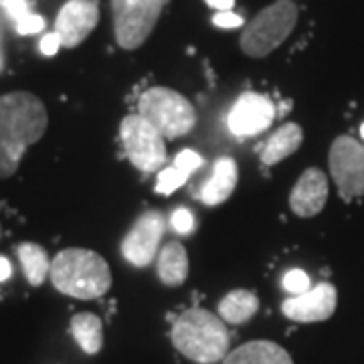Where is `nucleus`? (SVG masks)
Returning <instances> with one entry per match:
<instances>
[{"mask_svg":"<svg viewBox=\"0 0 364 364\" xmlns=\"http://www.w3.org/2000/svg\"><path fill=\"white\" fill-rule=\"evenodd\" d=\"M172 344L188 360L198 364L223 363L229 354L231 336L217 314L191 308L182 312L172 326Z\"/></svg>","mask_w":364,"mask_h":364,"instance_id":"nucleus-3","label":"nucleus"},{"mask_svg":"<svg viewBox=\"0 0 364 364\" xmlns=\"http://www.w3.org/2000/svg\"><path fill=\"white\" fill-rule=\"evenodd\" d=\"M301 142H304V132H301L298 124H294V122L284 124L282 128L273 132V136L265 144V148L261 152V162L267 164V166L279 164L284 158L298 152Z\"/></svg>","mask_w":364,"mask_h":364,"instance_id":"nucleus-17","label":"nucleus"},{"mask_svg":"<svg viewBox=\"0 0 364 364\" xmlns=\"http://www.w3.org/2000/svg\"><path fill=\"white\" fill-rule=\"evenodd\" d=\"M223 364H294L291 354L272 340H253L229 352Z\"/></svg>","mask_w":364,"mask_h":364,"instance_id":"nucleus-14","label":"nucleus"},{"mask_svg":"<svg viewBox=\"0 0 364 364\" xmlns=\"http://www.w3.org/2000/svg\"><path fill=\"white\" fill-rule=\"evenodd\" d=\"M328 200V176L320 168H308L289 195V208L301 219L320 215Z\"/></svg>","mask_w":364,"mask_h":364,"instance_id":"nucleus-13","label":"nucleus"},{"mask_svg":"<svg viewBox=\"0 0 364 364\" xmlns=\"http://www.w3.org/2000/svg\"><path fill=\"white\" fill-rule=\"evenodd\" d=\"M138 114L168 140H176L188 134L196 124L193 104L182 93L170 87H152L144 91L138 102Z\"/></svg>","mask_w":364,"mask_h":364,"instance_id":"nucleus-5","label":"nucleus"},{"mask_svg":"<svg viewBox=\"0 0 364 364\" xmlns=\"http://www.w3.org/2000/svg\"><path fill=\"white\" fill-rule=\"evenodd\" d=\"M0 237H2V227H0Z\"/></svg>","mask_w":364,"mask_h":364,"instance_id":"nucleus-32","label":"nucleus"},{"mask_svg":"<svg viewBox=\"0 0 364 364\" xmlns=\"http://www.w3.org/2000/svg\"><path fill=\"white\" fill-rule=\"evenodd\" d=\"M164 237V217L160 210H146L132 225L130 233L122 241V253L136 267H146L158 257Z\"/></svg>","mask_w":364,"mask_h":364,"instance_id":"nucleus-9","label":"nucleus"},{"mask_svg":"<svg viewBox=\"0 0 364 364\" xmlns=\"http://www.w3.org/2000/svg\"><path fill=\"white\" fill-rule=\"evenodd\" d=\"M59 49H61V39H59V35H57L55 31L49 33V35H45V37L41 39V53H43V55L53 57Z\"/></svg>","mask_w":364,"mask_h":364,"instance_id":"nucleus-27","label":"nucleus"},{"mask_svg":"<svg viewBox=\"0 0 364 364\" xmlns=\"http://www.w3.org/2000/svg\"><path fill=\"white\" fill-rule=\"evenodd\" d=\"M0 71H2V51H0Z\"/></svg>","mask_w":364,"mask_h":364,"instance_id":"nucleus-30","label":"nucleus"},{"mask_svg":"<svg viewBox=\"0 0 364 364\" xmlns=\"http://www.w3.org/2000/svg\"><path fill=\"white\" fill-rule=\"evenodd\" d=\"M158 277L164 286L178 287L188 277V255L178 241H170L158 255Z\"/></svg>","mask_w":364,"mask_h":364,"instance_id":"nucleus-16","label":"nucleus"},{"mask_svg":"<svg viewBox=\"0 0 364 364\" xmlns=\"http://www.w3.org/2000/svg\"><path fill=\"white\" fill-rule=\"evenodd\" d=\"M208 6H213V9H217L219 13H227V11H231L235 6V0H205Z\"/></svg>","mask_w":364,"mask_h":364,"instance_id":"nucleus-28","label":"nucleus"},{"mask_svg":"<svg viewBox=\"0 0 364 364\" xmlns=\"http://www.w3.org/2000/svg\"><path fill=\"white\" fill-rule=\"evenodd\" d=\"M47 107L31 91L0 95V181L14 176L25 152L45 136Z\"/></svg>","mask_w":364,"mask_h":364,"instance_id":"nucleus-1","label":"nucleus"},{"mask_svg":"<svg viewBox=\"0 0 364 364\" xmlns=\"http://www.w3.org/2000/svg\"><path fill=\"white\" fill-rule=\"evenodd\" d=\"M275 105L261 93H245L229 112V130L237 136H255L265 132L275 119Z\"/></svg>","mask_w":364,"mask_h":364,"instance_id":"nucleus-12","label":"nucleus"},{"mask_svg":"<svg viewBox=\"0 0 364 364\" xmlns=\"http://www.w3.org/2000/svg\"><path fill=\"white\" fill-rule=\"evenodd\" d=\"M119 136L126 156L140 172H156L166 160L164 136L140 114H130L122 119Z\"/></svg>","mask_w":364,"mask_h":364,"instance_id":"nucleus-7","label":"nucleus"},{"mask_svg":"<svg viewBox=\"0 0 364 364\" xmlns=\"http://www.w3.org/2000/svg\"><path fill=\"white\" fill-rule=\"evenodd\" d=\"M328 162L340 196L346 203L364 196V144L352 136H338L330 146Z\"/></svg>","mask_w":364,"mask_h":364,"instance_id":"nucleus-8","label":"nucleus"},{"mask_svg":"<svg viewBox=\"0 0 364 364\" xmlns=\"http://www.w3.org/2000/svg\"><path fill=\"white\" fill-rule=\"evenodd\" d=\"M259 310V298L249 289H233L219 301V318L227 324H245Z\"/></svg>","mask_w":364,"mask_h":364,"instance_id":"nucleus-18","label":"nucleus"},{"mask_svg":"<svg viewBox=\"0 0 364 364\" xmlns=\"http://www.w3.org/2000/svg\"><path fill=\"white\" fill-rule=\"evenodd\" d=\"M71 334L85 354H97L104 346V324L95 314H75L71 318Z\"/></svg>","mask_w":364,"mask_h":364,"instance_id":"nucleus-19","label":"nucleus"},{"mask_svg":"<svg viewBox=\"0 0 364 364\" xmlns=\"http://www.w3.org/2000/svg\"><path fill=\"white\" fill-rule=\"evenodd\" d=\"M237 181H239L237 162L231 156H221L215 162L210 181L205 182V186L200 191L203 203L208 207H217L225 200H229L233 195L235 186H237Z\"/></svg>","mask_w":364,"mask_h":364,"instance_id":"nucleus-15","label":"nucleus"},{"mask_svg":"<svg viewBox=\"0 0 364 364\" xmlns=\"http://www.w3.org/2000/svg\"><path fill=\"white\" fill-rule=\"evenodd\" d=\"M338 306V291L336 287L328 282L318 284L306 294L291 296L282 304V312L291 322L299 324H314V322H324L332 318Z\"/></svg>","mask_w":364,"mask_h":364,"instance_id":"nucleus-10","label":"nucleus"},{"mask_svg":"<svg viewBox=\"0 0 364 364\" xmlns=\"http://www.w3.org/2000/svg\"><path fill=\"white\" fill-rule=\"evenodd\" d=\"M213 23L219 26V28H237V26H243V18L239 14H235L233 11H227V13H217L213 16Z\"/></svg>","mask_w":364,"mask_h":364,"instance_id":"nucleus-26","label":"nucleus"},{"mask_svg":"<svg viewBox=\"0 0 364 364\" xmlns=\"http://www.w3.org/2000/svg\"><path fill=\"white\" fill-rule=\"evenodd\" d=\"M360 134H363V138H364V124H363V128H360Z\"/></svg>","mask_w":364,"mask_h":364,"instance_id":"nucleus-31","label":"nucleus"},{"mask_svg":"<svg viewBox=\"0 0 364 364\" xmlns=\"http://www.w3.org/2000/svg\"><path fill=\"white\" fill-rule=\"evenodd\" d=\"M0 9L13 18L18 35H37L45 28V18L31 11L28 0H0Z\"/></svg>","mask_w":364,"mask_h":364,"instance_id":"nucleus-21","label":"nucleus"},{"mask_svg":"<svg viewBox=\"0 0 364 364\" xmlns=\"http://www.w3.org/2000/svg\"><path fill=\"white\" fill-rule=\"evenodd\" d=\"M51 282L57 291L75 299L102 298L112 287L107 261L90 249H63L51 261Z\"/></svg>","mask_w":364,"mask_h":364,"instance_id":"nucleus-2","label":"nucleus"},{"mask_svg":"<svg viewBox=\"0 0 364 364\" xmlns=\"http://www.w3.org/2000/svg\"><path fill=\"white\" fill-rule=\"evenodd\" d=\"M16 255L21 261V267L25 273L26 282L31 286L39 287L47 275H51V261L47 251L37 245V243H23L16 247Z\"/></svg>","mask_w":364,"mask_h":364,"instance_id":"nucleus-20","label":"nucleus"},{"mask_svg":"<svg viewBox=\"0 0 364 364\" xmlns=\"http://www.w3.org/2000/svg\"><path fill=\"white\" fill-rule=\"evenodd\" d=\"M298 25V6L294 0H275L249 21L241 33V51L261 59L267 57L294 33Z\"/></svg>","mask_w":364,"mask_h":364,"instance_id":"nucleus-4","label":"nucleus"},{"mask_svg":"<svg viewBox=\"0 0 364 364\" xmlns=\"http://www.w3.org/2000/svg\"><path fill=\"white\" fill-rule=\"evenodd\" d=\"M172 227H174L176 233L188 235L193 231V227H195V217L191 215V210L178 208V210L172 213Z\"/></svg>","mask_w":364,"mask_h":364,"instance_id":"nucleus-24","label":"nucleus"},{"mask_svg":"<svg viewBox=\"0 0 364 364\" xmlns=\"http://www.w3.org/2000/svg\"><path fill=\"white\" fill-rule=\"evenodd\" d=\"M164 9V0H112L114 31L124 51L142 47L154 31Z\"/></svg>","mask_w":364,"mask_h":364,"instance_id":"nucleus-6","label":"nucleus"},{"mask_svg":"<svg viewBox=\"0 0 364 364\" xmlns=\"http://www.w3.org/2000/svg\"><path fill=\"white\" fill-rule=\"evenodd\" d=\"M200 164H203V158L198 156L195 150H182L181 154L176 156V160H174V166L181 168L182 172H186V174L195 172Z\"/></svg>","mask_w":364,"mask_h":364,"instance_id":"nucleus-25","label":"nucleus"},{"mask_svg":"<svg viewBox=\"0 0 364 364\" xmlns=\"http://www.w3.org/2000/svg\"><path fill=\"white\" fill-rule=\"evenodd\" d=\"M284 289L289 291V294H294V296L306 294L310 289V277L301 272V269H291L284 277Z\"/></svg>","mask_w":364,"mask_h":364,"instance_id":"nucleus-23","label":"nucleus"},{"mask_svg":"<svg viewBox=\"0 0 364 364\" xmlns=\"http://www.w3.org/2000/svg\"><path fill=\"white\" fill-rule=\"evenodd\" d=\"M100 23L97 0H67L55 21V33L61 39V47L73 49L91 35Z\"/></svg>","mask_w":364,"mask_h":364,"instance_id":"nucleus-11","label":"nucleus"},{"mask_svg":"<svg viewBox=\"0 0 364 364\" xmlns=\"http://www.w3.org/2000/svg\"><path fill=\"white\" fill-rule=\"evenodd\" d=\"M11 273H13V267H11L9 259L0 255V282H6L11 277Z\"/></svg>","mask_w":364,"mask_h":364,"instance_id":"nucleus-29","label":"nucleus"},{"mask_svg":"<svg viewBox=\"0 0 364 364\" xmlns=\"http://www.w3.org/2000/svg\"><path fill=\"white\" fill-rule=\"evenodd\" d=\"M188 181V174L182 172L181 168L176 166H170V168L162 170L158 174L156 181V193L158 195H172L176 188H181L184 182Z\"/></svg>","mask_w":364,"mask_h":364,"instance_id":"nucleus-22","label":"nucleus"}]
</instances>
